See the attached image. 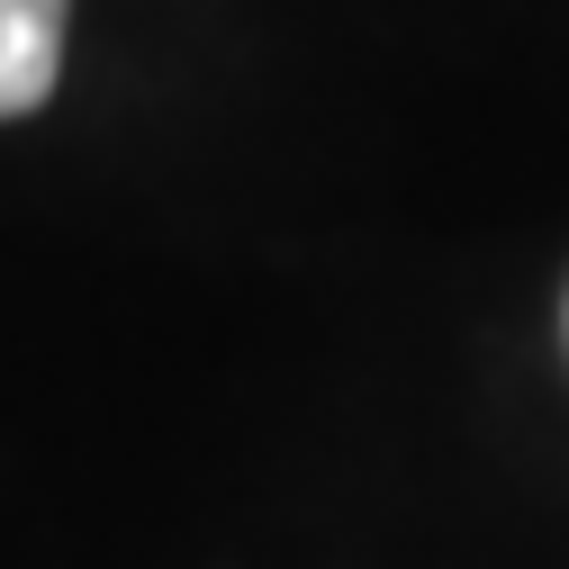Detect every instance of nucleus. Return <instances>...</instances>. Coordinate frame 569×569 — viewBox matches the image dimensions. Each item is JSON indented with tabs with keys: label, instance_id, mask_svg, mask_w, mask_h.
<instances>
[{
	"label": "nucleus",
	"instance_id": "2",
	"mask_svg": "<svg viewBox=\"0 0 569 569\" xmlns=\"http://www.w3.org/2000/svg\"><path fill=\"white\" fill-rule=\"evenodd\" d=\"M560 317H569V308H560Z\"/></svg>",
	"mask_w": 569,
	"mask_h": 569
},
{
	"label": "nucleus",
	"instance_id": "1",
	"mask_svg": "<svg viewBox=\"0 0 569 569\" xmlns=\"http://www.w3.org/2000/svg\"><path fill=\"white\" fill-rule=\"evenodd\" d=\"M63 10L73 0H0V118L46 109L63 82Z\"/></svg>",
	"mask_w": 569,
	"mask_h": 569
}]
</instances>
